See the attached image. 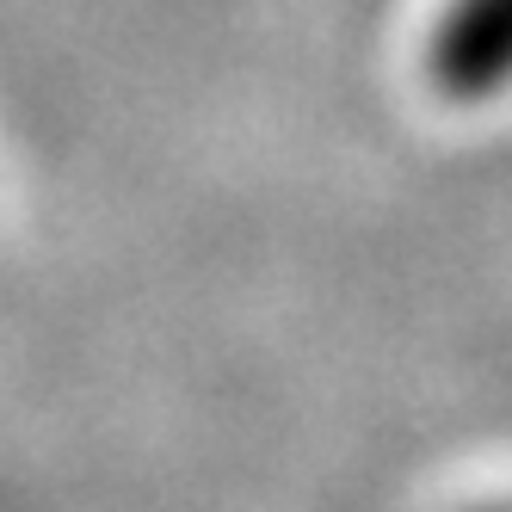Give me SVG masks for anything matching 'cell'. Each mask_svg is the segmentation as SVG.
I'll use <instances>...</instances> for the list:
<instances>
[{"label": "cell", "instance_id": "cell-1", "mask_svg": "<svg viewBox=\"0 0 512 512\" xmlns=\"http://www.w3.org/2000/svg\"><path fill=\"white\" fill-rule=\"evenodd\" d=\"M426 81L451 105L512 93V0H445L426 38Z\"/></svg>", "mask_w": 512, "mask_h": 512}]
</instances>
